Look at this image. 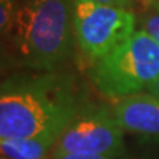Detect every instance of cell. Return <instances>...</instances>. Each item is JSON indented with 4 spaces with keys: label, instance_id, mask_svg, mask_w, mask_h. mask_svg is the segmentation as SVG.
<instances>
[{
    "label": "cell",
    "instance_id": "cell-8",
    "mask_svg": "<svg viewBox=\"0 0 159 159\" xmlns=\"http://www.w3.org/2000/svg\"><path fill=\"white\" fill-rule=\"evenodd\" d=\"M139 28L146 31L159 46V0H153L144 11Z\"/></svg>",
    "mask_w": 159,
    "mask_h": 159
},
{
    "label": "cell",
    "instance_id": "cell-5",
    "mask_svg": "<svg viewBox=\"0 0 159 159\" xmlns=\"http://www.w3.org/2000/svg\"><path fill=\"white\" fill-rule=\"evenodd\" d=\"M124 150V130L112 111H85L68 125L59 137L52 158L66 153L118 156Z\"/></svg>",
    "mask_w": 159,
    "mask_h": 159
},
{
    "label": "cell",
    "instance_id": "cell-7",
    "mask_svg": "<svg viewBox=\"0 0 159 159\" xmlns=\"http://www.w3.org/2000/svg\"><path fill=\"white\" fill-rule=\"evenodd\" d=\"M57 140L52 137L0 139L3 158L7 159H47Z\"/></svg>",
    "mask_w": 159,
    "mask_h": 159
},
{
    "label": "cell",
    "instance_id": "cell-4",
    "mask_svg": "<svg viewBox=\"0 0 159 159\" xmlns=\"http://www.w3.org/2000/svg\"><path fill=\"white\" fill-rule=\"evenodd\" d=\"M72 25L78 49L96 62L136 31L137 19L130 9L72 0Z\"/></svg>",
    "mask_w": 159,
    "mask_h": 159
},
{
    "label": "cell",
    "instance_id": "cell-12",
    "mask_svg": "<svg viewBox=\"0 0 159 159\" xmlns=\"http://www.w3.org/2000/svg\"><path fill=\"white\" fill-rule=\"evenodd\" d=\"M148 93H150V94H153V96L159 97V77L156 78V81H155L153 84H152V87L148 90Z\"/></svg>",
    "mask_w": 159,
    "mask_h": 159
},
{
    "label": "cell",
    "instance_id": "cell-13",
    "mask_svg": "<svg viewBox=\"0 0 159 159\" xmlns=\"http://www.w3.org/2000/svg\"><path fill=\"white\" fill-rule=\"evenodd\" d=\"M2 159H7V158H2Z\"/></svg>",
    "mask_w": 159,
    "mask_h": 159
},
{
    "label": "cell",
    "instance_id": "cell-9",
    "mask_svg": "<svg viewBox=\"0 0 159 159\" xmlns=\"http://www.w3.org/2000/svg\"><path fill=\"white\" fill-rule=\"evenodd\" d=\"M15 16H16V11L13 6V0H0V30L3 35L12 33Z\"/></svg>",
    "mask_w": 159,
    "mask_h": 159
},
{
    "label": "cell",
    "instance_id": "cell-1",
    "mask_svg": "<svg viewBox=\"0 0 159 159\" xmlns=\"http://www.w3.org/2000/svg\"><path fill=\"white\" fill-rule=\"evenodd\" d=\"M74 85L46 72L7 80L0 94V139L52 137L59 140L81 114Z\"/></svg>",
    "mask_w": 159,
    "mask_h": 159
},
{
    "label": "cell",
    "instance_id": "cell-10",
    "mask_svg": "<svg viewBox=\"0 0 159 159\" xmlns=\"http://www.w3.org/2000/svg\"><path fill=\"white\" fill-rule=\"evenodd\" d=\"M47 159H114L111 156H105V155H90V153H66L57 158H52L49 156Z\"/></svg>",
    "mask_w": 159,
    "mask_h": 159
},
{
    "label": "cell",
    "instance_id": "cell-2",
    "mask_svg": "<svg viewBox=\"0 0 159 159\" xmlns=\"http://www.w3.org/2000/svg\"><path fill=\"white\" fill-rule=\"evenodd\" d=\"M11 34L25 66L52 72L72 50V0H25Z\"/></svg>",
    "mask_w": 159,
    "mask_h": 159
},
{
    "label": "cell",
    "instance_id": "cell-3",
    "mask_svg": "<svg viewBox=\"0 0 159 159\" xmlns=\"http://www.w3.org/2000/svg\"><path fill=\"white\" fill-rule=\"evenodd\" d=\"M90 77L99 93L114 102L146 93L159 77V46L146 31L137 28L93 62Z\"/></svg>",
    "mask_w": 159,
    "mask_h": 159
},
{
    "label": "cell",
    "instance_id": "cell-6",
    "mask_svg": "<svg viewBox=\"0 0 159 159\" xmlns=\"http://www.w3.org/2000/svg\"><path fill=\"white\" fill-rule=\"evenodd\" d=\"M112 112L124 131L159 137V97L139 93L115 102Z\"/></svg>",
    "mask_w": 159,
    "mask_h": 159
},
{
    "label": "cell",
    "instance_id": "cell-11",
    "mask_svg": "<svg viewBox=\"0 0 159 159\" xmlns=\"http://www.w3.org/2000/svg\"><path fill=\"white\" fill-rule=\"evenodd\" d=\"M99 5H106V6H116V7H124L128 9V6L133 3V0H90Z\"/></svg>",
    "mask_w": 159,
    "mask_h": 159
}]
</instances>
